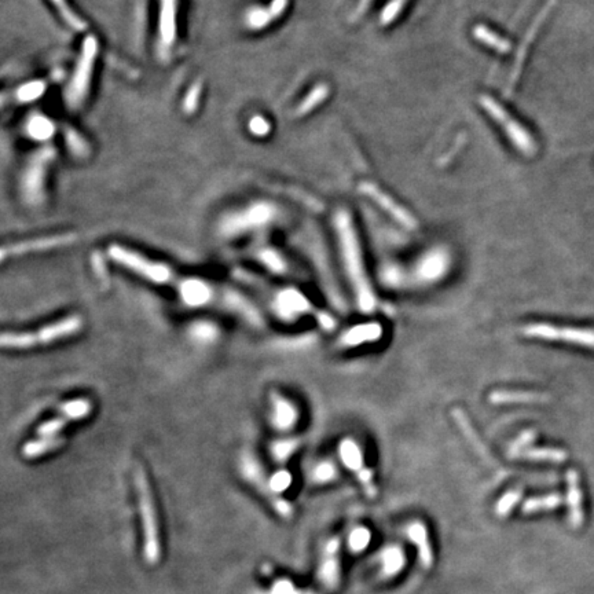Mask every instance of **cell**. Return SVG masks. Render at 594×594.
<instances>
[{"label":"cell","mask_w":594,"mask_h":594,"mask_svg":"<svg viewBox=\"0 0 594 594\" xmlns=\"http://www.w3.org/2000/svg\"><path fill=\"white\" fill-rule=\"evenodd\" d=\"M341 258L357 303L363 312H371L376 307V295L363 260L362 248L352 218L347 211H338L334 218Z\"/></svg>","instance_id":"6da1fadb"},{"label":"cell","mask_w":594,"mask_h":594,"mask_svg":"<svg viewBox=\"0 0 594 594\" xmlns=\"http://www.w3.org/2000/svg\"><path fill=\"white\" fill-rule=\"evenodd\" d=\"M81 328H83V318L80 315H69L36 331H22V333L4 331L0 337V344L3 348H8V350H28L39 345H47L62 338H67L79 333Z\"/></svg>","instance_id":"7a4b0ae2"},{"label":"cell","mask_w":594,"mask_h":594,"mask_svg":"<svg viewBox=\"0 0 594 594\" xmlns=\"http://www.w3.org/2000/svg\"><path fill=\"white\" fill-rule=\"evenodd\" d=\"M109 255L116 263L128 268L133 274L140 278L150 281L157 285H173L178 275L163 263L149 260L145 256H140L138 252L130 251L120 245H113L109 248Z\"/></svg>","instance_id":"3957f363"},{"label":"cell","mask_w":594,"mask_h":594,"mask_svg":"<svg viewBox=\"0 0 594 594\" xmlns=\"http://www.w3.org/2000/svg\"><path fill=\"white\" fill-rule=\"evenodd\" d=\"M479 103L487 112V114L498 123V126L519 152H522L526 157L535 154L536 143L532 135L501 103H498L490 95H480Z\"/></svg>","instance_id":"277c9868"},{"label":"cell","mask_w":594,"mask_h":594,"mask_svg":"<svg viewBox=\"0 0 594 594\" xmlns=\"http://www.w3.org/2000/svg\"><path fill=\"white\" fill-rule=\"evenodd\" d=\"M136 490L139 499V509L142 515V522L145 528L146 536V557L150 562H156L160 556V545H159V535H157V523H156V510L153 505V499L150 494L149 483L146 475L142 468L136 472Z\"/></svg>","instance_id":"5b68a950"},{"label":"cell","mask_w":594,"mask_h":594,"mask_svg":"<svg viewBox=\"0 0 594 594\" xmlns=\"http://www.w3.org/2000/svg\"><path fill=\"white\" fill-rule=\"evenodd\" d=\"M338 457L341 463L355 475L366 495L369 498H374L377 495L374 473L366 465L361 444L352 437L343 439L338 444Z\"/></svg>","instance_id":"8992f818"},{"label":"cell","mask_w":594,"mask_h":594,"mask_svg":"<svg viewBox=\"0 0 594 594\" xmlns=\"http://www.w3.org/2000/svg\"><path fill=\"white\" fill-rule=\"evenodd\" d=\"M93 411V403L87 397H79L69 400L65 404L61 406L58 413L43 423L37 428V436L39 437H62L58 436V433L69 425L70 423L79 421L90 416Z\"/></svg>","instance_id":"52a82bcc"},{"label":"cell","mask_w":594,"mask_h":594,"mask_svg":"<svg viewBox=\"0 0 594 594\" xmlns=\"http://www.w3.org/2000/svg\"><path fill=\"white\" fill-rule=\"evenodd\" d=\"M523 334L532 338L541 340H550V341H564L585 347L594 348V331L589 329H576V328H565L556 326L549 324H528L523 326Z\"/></svg>","instance_id":"ba28073f"},{"label":"cell","mask_w":594,"mask_h":594,"mask_svg":"<svg viewBox=\"0 0 594 594\" xmlns=\"http://www.w3.org/2000/svg\"><path fill=\"white\" fill-rule=\"evenodd\" d=\"M341 543L338 538H330L325 543L318 567V581L326 592H334L341 582Z\"/></svg>","instance_id":"9c48e42d"},{"label":"cell","mask_w":594,"mask_h":594,"mask_svg":"<svg viewBox=\"0 0 594 594\" xmlns=\"http://www.w3.org/2000/svg\"><path fill=\"white\" fill-rule=\"evenodd\" d=\"M359 190L364 196L374 201L383 211H385L390 216H392L400 225H403L407 229H416L417 220L416 218L397 201L391 197L390 194L384 193L377 185L371 182H363L359 185Z\"/></svg>","instance_id":"30bf717a"},{"label":"cell","mask_w":594,"mask_h":594,"mask_svg":"<svg viewBox=\"0 0 594 594\" xmlns=\"http://www.w3.org/2000/svg\"><path fill=\"white\" fill-rule=\"evenodd\" d=\"M94 55H95V43L91 40H87L83 55L80 58V62L76 69V74L73 76V81L69 90V100L72 105H79L87 93Z\"/></svg>","instance_id":"8fae6325"},{"label":"cell","mask_w":594,"mask_h":594,"mask_svg":"<svg viewBox=\"0 0 594 594\" xmlns=\"http://www.w3.org/2000/svg\"><path fill=\"white\" fill-rule=\"evenodd\" d=\"M555 3H556V0H548V1H546V4L542 7V10L538 13V15L535 17V20L532 21V24H531V27H529V31H528L527 34L524 36V39H523V41H522V46H520V48H519V53H517V55H516V61H515L513 70H512V74H510V80H509V84H508V93H509V94L512 93L513 87L516 86V83H517V80H519V77H520V74H522L523 65H524V61H526V57H527L528 50H529V47H531V43L534 41V39H535L536 33H538V31L541 29V27L543 25V22H545V20L548 18L549 13L552 11V8H553Z\"/></svg>","instance_id":"7c38bea8"},{"label":"cell","mask_w":594,"mask_h":594,"mask_svg":"<svg viewBox=\"0 0 594 594\" xmlns=\"http://www.w3.org/2000/svg\"><path fill=\"white\" fill-rule=\"evenodd\" d=\"M567 505L569 526L575 529L582 527L585 523L583 493L581 489L579 476L572 469H569L567 473Z\"/></svg>","instance_id":"4fadbf2b"},{"label":"cell","mask_w":594,"mask_h":594,"mask_svg":"<svg viewBox=\"0 0 594 594\" xmlns=\"http://www.w3.org/2000/svg\"><path fill=\"white\" fill-rule=\"evenodd\" d=\"M406 535L417 550V557L421 567L424 569H430L435 562V553L429 538L428 527L423 522L414 520L406 527Z\"/></svg>","instance_id":"5bb4252c"},{"label":"cell","mask_w":594,"mask_h":594,"mask_svg":"<svg viewBox=\"0 0 594 594\" xmlns=\"http://www.w3.org/2000/svg\"><path fill=\"white\" fill-rule=\"evenodd\" d=\"M380 575L384 579L397 576L406 567V553L400 545H388L378 555Z\"/></svg>","instance_id":"9a60e30c"},{"label":"cell","mask_w":594,"mask_h":594,"mask_svg":"<svg viewBox=\"0 0 594 594\" xmlns=\"http://www.w3.org/2000/svg\"><path fill=\"white\" fill-rule=\"evenodd\" d=\"M383 336V328L378 324H363L347 330L340 337L343 347H358L366 343H376Z\"/></svg>","instance_id":"2e32d148"},{"label":"cell","mask_w":594,"mask_h":594,"mask_svg":"<svg viewBox=\"0 0 594 594\" xmlns=\"http://www.w3.org/2000/svg\"><path fill=\"white\" fill-rule=\"evenodd\" d=\"M271 402H272V410H274V414H272L274 425L282 429L295 427L298 420L296 406L291 400L278 394L271 396Z\"/></svg>","instance_id":"e0dca14e"},{"label":"cell","mask_w":594,"mask_h":594,"mask_svg":"<svg viewBox=\"0 0 594 594\" xmlns=\"http://www.w3.org/2000/svg\"><path fill=\"white\" fill-rule=\"evenodd\" d=\"M493 404H516V403H539L546 400L545 395L531 391H513V390H496L489 396Z\"/></svg>","instance_id":"ac0fdd59"},{"label":"cell","mask_w":594,"mask_h":594,"mask_svg":"<svg viewBox=\"0 0 594 594\" xmlns=\"http://www.w3.org/2000/svg\"><path fill=\"white\" fill-rule=\"evenodd\" d=\"M473 36L476 37V40H479L480 43L493 48L494 51L499 53V54H508L512 50V44H510L509 40L503 39L502 36H499L498 33L491 31L486 25H482V24L476 25L473 28Z\"/></svg>","instance_id":"d6986e66"},{"label":"cell","mask_w":594,"mask_h":594,"mask_svg":"<svg viewBox=\"0 0 594 594\" xmlns=\"http://www.w3.org/2000/svg\"><path fill=\"white\" fill-rule=\"evenodd\" d=\"M65 443V437H37L22 447V453L28 458H37L53 450L60 449Z\"/></svg>","instance_id":"ffe728a7"},{"label":"cell","mask_w":594,"mask_h":594,"mask_svg":"<svg viewBox=\"0 0 594 594\" xmlns=\"http://www.w3.org/2000/svg\"><path fill=\"white\" fill-rule=\"evenodd\" d=\"M562 499L559 494L542 495V496H531L524 501L522 506V512L524 515H532L545 510L557 509L561 505Z\"/></svg>","instance_id":"44dd1931"},{"label":"cell","mask_w":594,"mask_h":594,"mask_svg":"<svg viewBox=\"0 0 594 594\" xmlns=\"http://www.w3.org/2000/svg\"><path fill=\"white\" fill-rule=\"evenodd\" d=\"M160 20L163 43L164 46H171L175 37V0H163Z\"/></svg>","instance_id":"7402d4cb"},{"label":"cell","mask_w":594,"mask_h":594,"mask_svg":"<svg viewBox=\"0 0 594 594\" xmlns=\"http://www.w3.org/2000/svg\"><path fill=\"white\" fill-rule=\"evenodd\" d=\"M519 457L526 458L528 461L561 463V462L565 461L567 454H565V451L559 450V449L542 447V449H526Z\"/></svg>","instance_id":"603a6c76"},{"label":"cell","mask_w":594,"mask_h":594,"mask_svg":"<svg viewBox=\"0 0 594 594\" xmlns=\"http://www.w3.org/2000/svg\"><path fill=\"white\" fill-rule=\"evenodd\" d=\"M371 542V531L364 526H355L347 536V548L351 553H363Z\"/></svg>","instance_id":"cb8c5ba5"},{"label":"cell","mask_w":594,"mask_h":594,"mask_svg":"<svg viewBox=\"0 0 594 594\" xmlns=\"http://www.w3.org/2000/svg\"><path fill=\"white\" fill-rule=\"evenodd\" d=\"M523 491L520 489H512L502 495L495 503V515L501 519L508 517L516 505L520 502Z\"/></svg>","instance_id":"d4e9b609"},{"label":"cell","mask_w":594,"mask_h":594,"mask_svg":"<svg viewBox=\"0 0 594 594\" xmlns=\"http://www.w3.org/2000/svg\"><path fill=\"white\" fill-rule=\"evenodd\" d=\"M329 87H328L326 84L317 86V87H315V90L310 94V97L307 98V100H304V102L301 103V106L298 107V114L308 113L311 109H314L315 106H318L319 103H322L325 99L328 98V95H329Z\"/></svg>","instance_id":"484cf974"},{"label":"cell","mask_w":594,"mask_h":594,"mask_svg":"<svg viewBox=\"0 0 594 594\" xmlns=\"http://www.w3.org/2000/svg\"><path fill=\"white\" fill-rule=\"evenodd\" d=\"M447 268L446 260L443 259V256H437V255H432L428 256L424 262L423 265V277L427 279H437L443 271Z\"/></svg>","instance_id":"4316f807"},{"label":"cell","mask_w":594,"mask_h":594,"mask_svg":"<svg viewBox=\"0 0 594 594\" xmlns=\"http://www.w3.org/2000/svg\"><path fill=\"white\" fill-rule=\"evenodd\" d=\"M312 479L315 483L325 484L337 479V469L331 461L319 462L312 470Z\"/></svg>","instance_id":"83f0119b"},{"label":"cell","mask_w":594,"mask_h":594,"mask_svg":"<svg viewBox=\"0 0 594 594\" xmlns=\"http://www.w3.org/2000/svg\"><path fill=\"white\" fill-rule=\"evenodd\" d=\"M297 447H298V442H296V439L278 442L272 446L271 454L277 461H285L295 453Z\"/></svg>","instance_id":"f1b7e54d"},{"label":"cell","mask_w":594,"mask_h":594,"mask_svg":"<svg viewBox=\"0 0 594 594\" xmlns=\"http://www.w3.org/2000/svg\"><path fill=\"white\" fill-rule=\"evenodd\" d=\"M404 3H406V0H391L381 13V18H380L381 25L391 24L396 17L400 14L402 8L404 7Z\"/></svg>","instance_id":"f546056e"},{"label":"cell","mask_w":594,"mask_h":594,"mask_svg":"<svg viewBox=\"0 0 594 594\" xmlns=\"http://www.w3.org/2000/svg\"><path fill=\"white\" fill-rule=\"evenodd\" d=\"M535 432L534 430H527V432H523L516 440H515V443L510 446V449H509V456L510 457H513V458H516V457H519L527 447L528 443H531L532 440H534V437H535Z\"/></svg>","instance_id":"4dcf8cb0"},{"label":"cell","mask_w":594,"mask_h":594,"mask_svg":"<svg viewBox=\"0 0 594 594\" xmlns=\"http://www.w3.org/2000/svg\"><path fill=\"white\" fill-rule=\"evenodd\" d=\"M54 3H55V6L58 7V10H60V13L64 15V18H65L66 21L70 24V25H73L74 28H79V29H81L83 28V24H81V21L72 13V10L67 7V4H66L65 0H53Z\"/></svg>","instance_id":"1f68e13d"},{"label":"cell","mask_w":594,"mask_h":594,"mask_svg":"<svg viewBox=\"0 0 594 594\" xmlns=\"http://www.w3.org/2000/svg\"><path fill=\"white\" fill-rule=\"evenodd\" d=\"M291 486V475L289 472H279L271 479V487L275 493L284 491Z\"/></svg>","instance_id":"d6a6232c"},{"label":"cell","mask_w":594,"mask_h":594,"mask_svg":"<svg viewBox=\"0 0 594 594\" xmlns=\"http://www.w3.org/2000/svg\"><path fill=\"white\" fill-rule=\"evenodd\" d=\"M307 594H319V593H307Z\"/></svg>","instance_id":"836d02e7"}]
</instances>
